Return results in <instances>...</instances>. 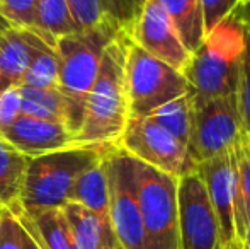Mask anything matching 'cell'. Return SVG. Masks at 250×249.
Returning <instances> with one entry per match:
<instances>
[{"mask_svg":"<svg viewBox=\"0 0 250 249\" xmlns=\"http://www.w3.org/2000/svg\"><path fill=\"white\" fill-rule=\"evenodd\" d=\"M128 36V33L119 34L105 48L77 133L79 145L116 147L128 125L129 103L125 77Z\"/></svg>","mask_w":250,"mask_h":249,"instance_id":"obj_1","label":"cell"},{"mask_svg":"<svg viewBox=\"0 0 250 249\" xmlns=\"http://www.w3.org/2000/svg\"><path fill=\"white\" fill-rule=\"evenodd\" d=\"M125 31L112 24H99L90 29L75 31L56 40L55 50L60 60V75L56 89L63 96L66 108V126L79 133L85 114V104L92 89L105 48Z\"/></svg>","mask_w":250,"mask_h":249,"instance_id":"obj_2","label":"cell"},{"mask_svg":"<svg viewBox=\"0 0 250 249\" xmlns=\"http://www.w3.org/2000/svg\"><path fill=\"white\" fill-rule=\"evenodd\" d=\"M247 27L240 9L206 34L204 41L191 53L182 73L199 97L233 96L238 70L245 48Z\"/></svg>","mask_w":250,"mask_h":249,"instance_id":"obj_3","label":"cell"},{"mask_svg":"<svg viewBox=\"0 0 250 249\" xmlns=\"http://www.w3.org/2000/svg\"><path fill=\"white\" fill-rule=\"evenodd\" d=\"M112 149L114 147L73 145L29 159L19 202L21 208L26 213L63 208L68 203L77 178Z\"/></svg>","mask_w":250,"mask_h":249,"instance_id":"obj_4","label":"cell"},{"mask_svg":"<svg viewBox=\"0 0 250 249\" xmlns=\"http://www.w3.org/2000/svg\"><path fill=\"white\" fill-rule=\"evenodd\" d=\"M125 77L129 118L148 116L168 101L194 91L184 73L151 57L129 36L126 40Z\"/></svg>","mask_w":250,"mask_h":249,"instance_id":"obj_5","label":"cell"},{"mask_svg":"<svg viewBox=\"0 0 250 249\" xmlns=\"http://www.w3.org/2000/svg\"><path fill=\"white\" fill-rule=\"evenodd\" d=\"M135 188L148 249H181L177 178L133 159Z\"/></svg>","mask_w":250,"mask_h":249,"instance_id":"obj_6","label":"cell"},{"mask_svg":"<svg viewBox=\"0 0 250 249\" xmlns=\"http://www.w3.org/2000/svg\"><path fill=\"white\" fill-rule=\"evenodd\" d=\"M242 136L237 97H199L194 94L188 152L196 164L231 152Z\"/></svg>","mask_w":250,"mask_h":249,"instance_id":"obj_7","label":"cell"},{"mask_svg":"<svg viewBox=\"0 0 250 249\" xmlns=\"http://www.w3.org/2000/svg\"><path fill=\"white\" fill-rule=\"evenodd\" d=\"M109 220L123 249H148L135 188L133 157L114 147L107 156Z\"/></svg>","mask_w":250,"mask_h":249,"instance_id":"obj_8","label":"cell"},{"mask_svg":"<svg viewBox=\"0 0 250 249\" xmlns=\"http://www.w3.org/2000/svg\"><path fill=\"white\" fill-rule=\"evenodd\" d=\"M118 147L133 159L177 180L194 173L198 166L189 156L188 147L148 116L129 118Z\"/></svg>","mask_w":250,"mask_h":249,"instance_id":"obj_9","label":"cell"},{"mask_svg":"<svg viewBox=\"0 0 250 249\" xmlns=\"http://www.w3.org/2000/svg\"><path fill=\"white\" fill-rule=\"evenodd\" d=\"M177 219L181 249H223L216 212L196 171L177 180Z\"/></svg>","mask_w":250,"mask_h":249,"instance_id":"obj_10","label":"cell"},{"mask_svg":"<svg viewBox=\"0 0 250 249\" xmlns=\"http://www.w3.org/2000/svg\"><path fill=\"white\" fill-rule=\"evenodd\" d=\"M129 38L142 50L182 72L191 53L184 46L177 29L157 0H146Z\"/></svg>","mask_w":250,"mask_h":249,"instance_id":"obj_11","label":"cell"},{"mask_svg":"<svg viewBox=\"0 0 250 249\" xmlns=\"http://www.w3.org/2000/svg\"><path fill=\"white\" fill-rule=\"evenodd\" d=\"M211 205L216 212L221 230V244L237 239L235 234V169L231 152L211 157L196 166Z\"/></svg>","mask_w":250,"mask_h":249,"instance_id":"obj_12","label":"cell"},{"mask_svg":"<svg viewBox=\"0 0 250 249\" xmlns=\"http://www.w3.org/2000/svg\"><path fill=\"white\" fill-rule=\"evenodd\" d=\"M0 136L29 159L79 145L75 135L65 123L40 120L24 114H21L9 128L3 130Z\"/></svg>","mask_w":250,"mask_h":249,"instance_id":"obj_13","label":"cell"},{"mask_svg":"<svg viewBox=\"0 0 250 249\" xmlns=\"http://www.w3.org/2000/svg\"><path fill=\"white\" fill-rule=\"evenodd\" d=\"M41 41L43 38L34 31L12 24L0 33V94L22 84L24 73Z\"/></svg>","mask_w":250,"mask_h":249,"instance_id":"obj_14","label":"cell"},{"mask_svg":"<svg viewBox=\"0 0 250 249\" xmlns=\"http://www.w3.org/2000/svg\"><path fill=\"white\" fill-rule=\"evenodd\" d=\"M146 0H68L70 12L79 31L99 24H112L131 33Z\"/></svg>","mask_w":250,"mask_h":249,"instance_id":"obj_15","label":"cell"},{"mask_svg":"<svg viewBox=\"0 0 250 249\" xmlns=\"http://www.w3.org/2000/svg\"><path fill=\"white\" fill-rule=\"evenodd\" d=\"M22 226H26L43 249H77L65 213L62 208L41 210L36 213H26L21 205L9 208Z\"/></svg>","mask_w":250,"mask_h":249,"instance_id":"obj_16","label":"cell"},{"mask_svg":"<svg viewBox=\"0 0 250 249\" xmlns=\"http://www.w3.org/2000/svg\"><path fill=\"white\" fill-rule=\"evenodd\" d=\"M77 249H119L118 239L111 227V220L101 219L90 210L77 203L63 206Z\"/></svg>","mask_w":250,"mask_h":249,"instance_id":"obj_17","label":"cell"},{"mask_svg":"<svg viewBox=\"0 0 250 249\" xmlns=\"http://www.w3.org/2000/svg\"><path fill=\"white\" fill-rule=\"evenodd\" d=\"M109 156V154H107ZM107 156L90 166L77 178L68 202L82 205L101 219L109 220V181H107Z\"/></svg>","mask_w":250,"mask_h":249,"instance_id":"obj_18","label":"cell"},{"mask_svg":"<svg viewBox=\"0 0 250 249\" xmlns=\"http://www.w3.org/2000/svg\"><path fill=\"white\" fill-rule=\"evenodd\" d=\"M231 157L235 169V234L242 241L250 220V135L242 133Z\"/></svg>","mask_w":250,"mask_h":249,"instance_id":"obj_19","label":"cell"},{"mask_svg":"<svg viewBox=\"0 0 250 249\" xmlns=\"http://www.w3.org/2000/svg\"><path fill=\"white\" fill-rule=\"evenodd\" d=\"M29 157L0 136V205L12 208L21 202Z\"/></svg>","mask_w":250,"mask_h":249,"instance_id":"obj_20","label":"cell"},{"mask_svg":"<svg viewBox=\"0 0 250 249\" xmlns=\"http://www.w3.org/2000/svg\"><path fill=\"white\" fill-rule=\"evenodd\" d=\"M157 2L175 26L188 51L194 53L206 38L199 0H157Z\"/></svg>","mask_w":250,"mask_h":249,"instance_id":"obj_21","label":"cell"},{"mask_svg":"<svg viewBox=\"0 0 250 249\" xmlns=\"http://www.w3.org/2000/svg\"><path fill=\"white\" fill-rule=\"evenodd\" d=\"M79 31L70 12L68 0H36L34 33L55 46L56 40Z\"/></svg>","mask_w":250,"mask_h":249,"instance_id":"obj_22","label":"cell"},{"mask_svg":"<svg viewBox=\"0 0 250 249\" xmlns=\"http://www.w3.org/2000/svg\"><path fill=\"white\" fill-rule=\"evenodd\" d=\"M192 103H194V91L182 94L165 103L164 106L157 108L153 113L148 114V118H151L164 130H167L182 145L188 147L192 126Z\"/></svg>","mask_w":250,"mask_h":249,"instance_id":"obj_23","label":"cell"},{"mask_svg":"<svg viewBox=\"0 0 250 249\" xmlns=\"http://www.w3.org/2000/svg\"><path fill=\"white\" fill-rule=\"evenodd\" d=\"M21 114L40 118L48 121H60L66 125V108L63 96L56 87L36 89V87L19 86Z\"/></svg>","mask_w":250,"mask_h":249,"instance_id":"obj_24","label":"cell"},{"mask_svg":"<svg viewBox=\"0 0 250 249\" xmlns=\"http://www.w3.org/2000/svg\"><path fill=\"white\" fill-rule=\"evenodd\" d=\"M60 60L56 50L48 41H41L27 67L21 86L36 87V89H53L58 86Z\"/></svg>","mask_w":250,"mask_h":249,"instance_id":"obj_25","label":"cell"},{"mask_svg":"<svg viewBox=\"0 0 250 249\" xmlns=\"http://www.w3.org/2000/svg\"><path fill=\"white\" fill-rule=\"evenodd\" d=\"M235 97H237L242 133L250 135V34L249 31H247V36H245V48H244V55H242L240 70H238V82H237V91H235Z\"/></svg>","mask_w":250,"mask_h":249,"instance_id":"obj_26","label":"cell"},{"mask_svg":"<svg viewBox=\"0 0 250 249\" xmlns=\"http://www.w3.org/2000/svg\"><path fill=\"white\" fill-rule=\"evenodd\" d=\"M242 5H244V0H199L204 34H209L213 29H216Z\"/></svg>","mask_w":250,"mask_h":249,"instance_id":"obj_27","label":"cell"},{"mask_svg":"<svg viewBox=\"0 0 250 249\" xmlns=\"http://www.w3.org/2000/svg\"><path fill=\"white\" fill-rule=\"evenodd\" d=\"M0 16L12 26L34 31L36 0H0Z\"/></svg>","mask_w":250,"mask_h":249,"instance_id":"obj_28","label":"cell"},{"mask_svg":"<svg viewBox=\"0 0 250 249\" xmlns=\"http://www.w3.org/2000/svg\"><path fill=\"white\" fill-rule=\"evenodd\" d=\"M0 249H21V224L9 208L0 210Z\"/></svg>","mask_w":250,"mask_h":249,"instance_id":"obj_29","label":"cell"},{"mask_svg":"<svg viewBox=\"0 0 250 249\" xmlns=\"http://www.w3.org/2000/svg\"><path fill=\"white\" fill-rule=\"evenodd\" d=\"M21 116L19 87H10L0 94V133Z\"/></svg>","mask_w":250,"mask_h":249,"instance_id":"obj_30","label":"cell"},{"mask_svg":"<svg viewBox=\"0 0 250 249\" xmlns=\"http://www.w3.org/2000/svg\"><path fill=\"white\" fill-rule=\"evenodd\" d=\"M21 249H43V246L34 237V234L22 224H21Z\"/></svg>","mask_w":250,"mask_h":249,"instance_id":"obj_31","label":"cell"},{"mask_svg":"<svg viewBox=\"0 0 250 249\" xmlns=\"http://www.w3.org/2000/svg\"><path fill=\"white\" fill-rule=\"evenodd\" d=\"M240 14L245 23V27H247L249 34H250V3H244V5L240 7Z\"/></svg>","mask_w":250,"mask_h":249,"instance_id":"obj_32","label":"cell"},{"mask_svg":"<svg viewBox=\"0 0 250 249\" xmlns=\"http://www.w3.org/2000/svg\"><path fill=\"white\" fill-rule=\"evenodd\" d=\"M223 249H244V244H242L240 239H233V241H230L228 244H225Z\"/></svg>","mask_w":250,"mask_h":249,"instance_id":"obj_33","label":"cell"},{"mask_svg":"<svg viewBox=\"0 0 250 249\" xmlns=\"http://www.w3.org/2000/svg\"><path fill=\"white\" fill-rule=\"evenodd\" d=\"M242 243H244V246L250 249V220L247 224V229H245V234H244V239H242Z\"/></svg>","mask_w":250,"mask_h":249,"instance_id":"obj_34","label":"cell"},{"mask_svg":"<svg viewBox=\"0 0 250 249\" xmlns=\"http://www.w3.org/2000/svg\"><path fill=\"white\" fill-rule=\"evenodd\" d=\"M7 26H10V23H7V21L5 19H3V17L2 16H0V33H2V31L3 29H5V27Z\"/></svg>","mask_w":250,"mask_h":249,"instance_id":"obj_35","label":"cell"},{"mask_svg":"<svg viewBox=\"0 0 250 249\" xmlns=\"http://www.w3.org/2000/svg\"><path fill=\"white\" fill-rule=\"evenodd\" d=\"M244 3H250V0H244Z\"/></svg>","mask_w":250,"mask_h":249,"instance_id":"obj_36","label":"cell"},{"mask_svg":"<svg viewBox=\"0 0 250 249\" xmlns=\"http://www.w3.org/2000/svg\"><path fill=\"white\" fill-rule=\"evenodd\" d=\"M2 208H3V206H2V205H0V210H2Z\"/></svg>","mask_w":250,"mask_h":249,"instance_id":"obj_37","label":"cell"},{"mask_svg":"<svg viewBox=\"0 0 250 249\" xmlns=\"http://www.w3.org/2000/svg\"><path fill=\"white\" fill-rule=\"evenodd\" d=\"M242 244H244V243H242ZM244 249H247V248H245V246H244Z\"/></svg>","mask_w":250,"mask_h":249,"instance_id":"obj_38","label":"cell"},{"mask_svg":"<svg viewBox=\"0 0 250 249\" xmlns=\"http://www.w3.org/2000/svg\"><path fill=\"white\" fill-rule=\"evenodd\" d=\"M119 249H123V248H119Z\"/></svg>","mask_w":250,"mask_h":249,"instance_id":"obj_39","label":"cell"}]
</instances>
